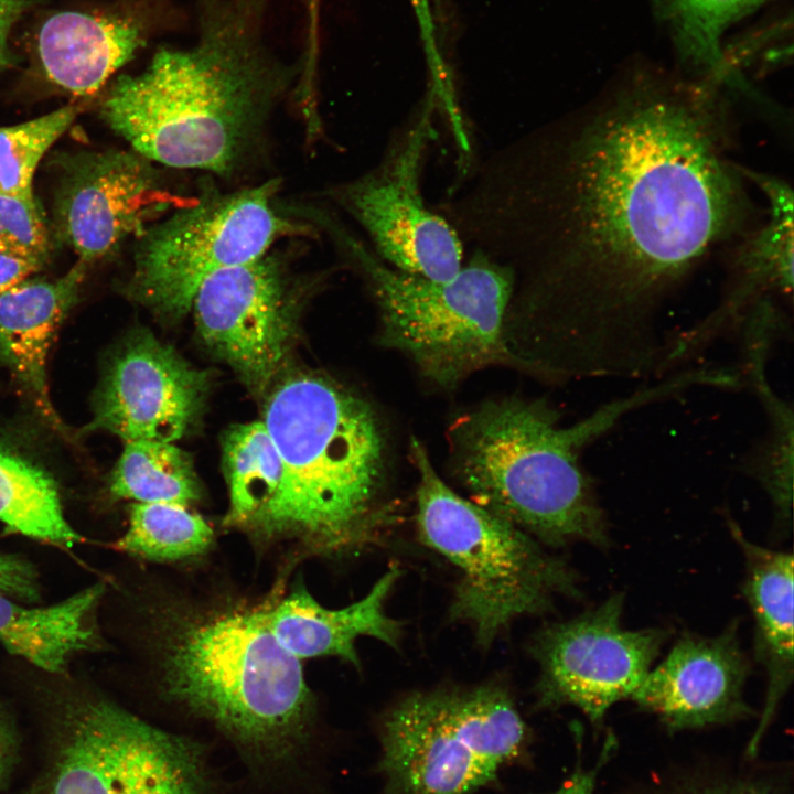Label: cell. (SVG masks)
<instances>
[{
  "mask_svg": "<svg viewBox=\"0 0 794 794\" xmlns=\"http://www.w3.org/2000/svg\"><path fill=\"white\" fill-rule=\"evenodd\" d=\"M713 83L641 77L514 139L438 206L506 268L507 322L556 382L656 377L657 319L751 214Z\"/></svg>",
  "mask_w": 794,
  "mask_h": 794,
  "instance_id": "obj_1",
  "label": "cell"
},
{
  "mask_svg": "<svg viewBox=\"0 0 794 794\" xmlns=\"http://www.w3.org/2000/svg\"><path fill=\"white\" fill-rule=\"evenodd\" d=\"M268 0H200L195 42L160 47L103 103L110 128L148 160L222 176L255 154L296 69L265 35Z\"/></svg>",
  "mask_w": 794,
  "mask_h": 794,
  "instance_id": "obj_2",
  "label": "cell"
},
{
  "mask_svg": "<svg viewBox=\"0 0 794 794\" xmlns=\"http://www.w3.org/2000/svg\"><path fill=\"white\" fill-rule=\"evenodd\" d=\"M685 373L599 406L568 426L546 400H489L450 430L453 471L474 503L544 545L610 544L609 524L582 451L625 415L689 390Z\"/></svg>",
  "mask_w": 794,
  "mask_h": 794,
  "instance_id": "obj_3",
  "label": "cell"
},
{
  "mask_svg": "<svg viewBox=\"0 0 794 794\" xmlns=\"http://www.w3.org/2000/svg\"><path fill=\"white\" fill-rule=\"evenodd\" d=\"M264 419L283 466L262 543L339 555L374 543L391 521L386 438L373 406L337 382L296 372L271 385Z\"/></svg>",
  "mask_w": 794,
  "mask_h": 794,
  "instance_id": "obj_4",
  "label": "cell"
},
{
  "mask_svg": "<svg viewBox=\"0 0 794 794\" xmlns=\"http://www.w3.org/2000/svg\"><path fill=\"white\" fill-rule=\"evenodd\" d=\"M162 662L168 696L240 744L275 753L302 737L311 696L300 659L278 643L258 609L184 623Z\"/></svg>",
  "mask_w": 794,
  "mask_h": 794,
  "instance_id": "obj_5",
  "label": "cell"
},
{
  "mask_svg": "<svg viewBox=\"0 0 794 794\" xmlns=\"http://www.w3.org/2000/svg\"><path fill=\"white\" fill-rule=\"evenodd\" d=\"M330 229L377 305L380 344L406 354L425 378L453 388L491 365L526 369L506 337L514 290L506 268L472 253L452 279L436 281L388 265L343 226Z\"/></svg>",
  "mask_w": 794,
  "mask_h": 794,
  "instance_id": "obj_6",
  "label": "cell"
},
{
  "mask_svg": "<svg viewBox=\"0 0 794 794\" xmlns=\"http://www.w3.org/2000/svg\"><path fill=\"white\" fill-rule=\"evenodd\" d=\"M410 452L419 538L459 570L450 614L471 626L479 645L490 646L518 618L549 611L556 597L581 598L579 576L562 558L450 489L415 437Z\"/></svg>",
  "mask_w": 794,
  "mask_h": 794,
  "instance_id": "obj_7",
  "label": "cell"
},
{
  "mask_svg": "<svg viewBox=\"0 0 794 794\" xmlns=\"http://www.w3.org/2000/svg\"><path fill=\"white\" fill-rule=\"evenodd\" d=\"M526 740V725L501 684L412 693L380 725L385 792L473 794Z\"/></svg>",
  "mask_w": 794,
  "mask_h": 794,
  "instance_id": "obj_8",
  "label": "cell"
},
{
  "mask_svg": "<svg viewBox=\"0 0 794 794\" xmlns=\"http://www.w3.org/2000/svg\"><path fill=\"white\" fill-rule=\"evenodd\" d=\"M276 180L227 194H208L153 224L138 237L130 297L159 315L191 311L214 273L254 260L280 238L308 227L278 211Z\"/></svg>",
  "mask_w": 794,
  "mask_h": 794,
  "instance_id": "obj_9",
  "label": "cell"
},
{
  "mask_svg": "<svg viewBox=\"0 0 794 794\" xmlns=\"http://www.w3.org/2000/svg\"><path fill=\"white\" fill-rule=\"evenodd\" d=\"M30 794H207L203 752L101 697L60 705Z\"/></svg>",
  "mask_w": 794,
  "mask_h": 794,
  "instance_id": "obj_10",
  "label": "cell"
},
{
  "mask_svg": "<svg viewBox=\"0 0 794 794\" xmlns=\"http://www.w3.org/2000/svg\"><path fill=\"white\" fill-rule=\"evenodd\" d=\"M437 99L429 90L388 142L379 162L336 186L335 202L361 226L388 265L436 281L463 266L464 245L454 228L427 206L420 180L434 131Z\"/></svg>",
  "mask_w": 794,
  "mask_h": 794,
  "instance_id": "obj_11",
  "label": "cell"
},
{
  "mask_svg": "<svg viewBox=\"0 0 794 794\" xmlns=\"http://www.w3.org/2000/svg\"><path fill=\"white\" fill-rule=\"evenodd\" d=\"M623 594L614 593L597 608L538 632L532 652L539 665V706H575L598 723L612 705L632 696L668 633L623 629Z\"/></svg>",
  "mask_w": 794,
  "mask_h": 794,
  "instance_id": "obj_12",
  "label": "cell"
},
{
  "mask_svg": "<svg viewBox=\"0 0 794 794\" xmlns=\"http://www.w3.org/2000/svg\"><path fill=\"white\" fill-rule=\"evenodd\" d=\"M298 292L282 255L267 251L223 269L198 288L191 310L204 343L248 388H270L293 336Z\"/></svg>",
  "mask_w": 794,
  "mask_h": 794,
  "instance_id": "obj_13",
  "label": "cell"
},
{
  "mask_svg": "<svg viewBox=\"0 0 794 794\" xmlns=\"http://www.w3.org/2000/svg\"><path fill=\"white\" fill-rule=\"evenodd\" d=\"M62 167L53 203L55 234L87 265L128 237L138 238L179 201L162 186L150 160L136 151L79 152L63 159Z\"/></svg>",
  "mask_w": 794,
  "mask_h": 794,
  "instance_id": "obj_14",
  "label": "cell"
},
{
  "mask_svg": "<svg viewBox=\"0 0 794 794\" xmlns=\"http://www.w3.org/2000/svg\"><path fill=\"white\" fill-rule=\"evenodd\" d=\"M210 377L148 332L130 336L112 357L85 432L125 442L182 438L200 417Z\"/></svg>",
  "mask_w": 794,
  "mask_h": 794,
  "instance_id": "obj_15",
  "label": "cell"
},
{
  "mask_svg": "<svg viewBox=\"0 0 794 794\" xmlns=\"http://www.w3.org/2000/svg\"><path fill=\"white\" fill-rule=\"evenodd\" d=\"M750 670L732 621L716 636L683 634L630 698L672 729L723 723L750 712L743 699Z\"/></svg>",
  "mask_w": 794,
  "mask_h": 794,
  "instance_id": "obj_16",
  "label": "cell"
},
{
  "mask_svg": "<svg viewBox=\"0 0 794 794\" xmlns=\"http://www.w3.org/2000/svg\"><path fill=\"white\" fill-rule=\"evenodd\" d=\"M744 175L766 195L769 221L750 235L736 256L723 297L706 318L677 333L682 352L697 357L708 346L732 332L761 301L793 296V194L773 176L749 170Z\"/></svg>",
  "mask_w": 794,
  "mask_h": 794,
  "instance_id": "obj_17",
  "label": "cell"
},
{
  "mask_svg": "<svg viewBox=\"0 0 794 794\" xmlns=\"http://www.w3.org/2000/svg\"><path fill=\"white\" fill-rule=\"evenodd\" d=\"M88 265L78 260L54 280L31 279L0 296V362L22 386L40 415L66 434L51 399L47 362L63 320L77 300Z\"/></svg>",
  "mask_w": 794,
  "mask_h": 794,
  "instance_id": "obj_18",
  "label": "cell"
},
{
  "mask_svg": "<svg viewBox=\"0 0 794 794\" xmlns=\"http://www.w3.org/2000/svg\"><path fill=\"white\" fill-rule=\"evenodd\" d=\"M399 575L397 567L389 568L365 597L341 609L321 605L298 586L258 612L278 643L297 658L335 656L358 666L357 639L374 637L391 647L399 644L401 626L385 611Z\"/></svg>",
  "mask_w": 794,
  "mask_h": 794,
  "instance_id": "obj_19",
  "label": "cell"
},
{
  "mask_svg": "<svg viewBox=\"0 0 794 794\" xmlns=\"http://www.w3.org/2000/svg\"><path fill=\"white\" fill-rule=\"evenodd\" d=\"M728 524L744 556L742 593L754 620V655L768 678L764 709L748 748L749 753H754L793 680L794 561L791 552L760 546L749 540L733 521Z\"/></svg>",
  "mask_w": 794,
  "mask_h": 794,
  "instance_id": "obj_20",
  "label": "cell"
},
{
  "mask_svg": "<svg viewBox=\"0 0 794 794\" xmlns=\"http://www.w3.org/2000/svg\"><path fill=\"white\" fill-rule=\"evenodd\" d=\"M144 24L132 17L62 11L37 34V53L47 78L78 96L98 92L146 44Z\"/></svg>",
  "mask_w": 794,
  "mask_h": 794,
  "instance_id": "obj_21",
  "label": "cell"
},
{
  "mask_svg": "<svg viewBox=\"0 0 794 794\" xmlns=\"http://www.w3.org/2000/svg\"><path fill=\"white\" fill-rule=\"evenodd\" d=\"M105 591L96 582L43 607L0 596V644L42 670L63 673L74 657L101 645L97 612Z\"/></svg>",
  "mask_w": 794,
  "mask_h": 794,
  "instance_id": "obj_22",
  "label": "cell"
},
{
  "mask_svg": "<svg viewBox=\"0 0 794 794\" xmlns=\"http://www.w3.org/2000/svg\"><path fill=\"white\" fill-rule=\"evenodd\" d=\"M743 380L747 379L768 417V431L744 461V470L768 493L775 523L791 525L793 501V431L792 406L772 388L766 374L769 354L776 336L765 328H749L741 334Z\"/></svg>",
  "mask_w": 794,
  "mask_h": 794,
  "instance_id": "obj_23",
  "label": "cell"
},
{
  "mask_svg": "<svg viewBox=\"0 0 794 794\" xmlns=\"http://www.w3.org/2000/svg\"><path fill=\"white\" fill-rule=\"evenodd\" d=\"M223 441L229 493L224 523L262 543L282 489L280 455L261 420L234 426Z\"/></svg>",
  "mask_w": 794,
  "mask_h": 794,
  "instance_id": "obj_24",
  "label": "cell"
},
{
  "mask_svg": "<svg viewBox=\"0 0 794 794\" xmlns=\"http://www.w3.org/2000/svg\"><path fill=\"white\" fill-rule=\"evenodd\" d=\"M0 522L10 532L57 547L82 541L52 476L1 440Z\"/></svg>",
  "mask_w": 794,
  "mask_h": 794,
  "instance_id": "obj_25",
  "label": "cell"
},
{
  "mask_svg": "<svg viewBox=\"0 0 794 794\" xmlns=\"http://www.w3.org/2000/svg\"><path fill=\"white\" fill-rule=\"evenodd\" d=\"M112 496L133 503H164L190 507L201 486L189 455L173 442H125L110 476Z\"/></svg>",
  "mask_w": 794,
  "mask_h": 794,
  "instance_id": "obj_26",
  "label": "cell"
},
{
  "mask_svg": "<svg viewBox=\"0 0 794 794\" xmlns=\"http://www.w3.org/2000/svg\"><path fill=\"white\" fill-rule=\"evenodd\" d=\"M212 540L210 524L186 506L132 503L127 529L115 546L147 560L178 561L203 555Z\"/></svg>",
  "mask_w": 794,
  "mask_h": 794,
  "instance_id": "obj_27",
  "label": "cell"
},
{
  "mask_svg": "<svg viewBox=\"0 0 794 794\" xmlns=\"http://www.w3.org/2000/svg\"><path fill=\"white\" fill-rule=\"evenodd\" d=\"M676 45L689 65L721 77L726 30L766 0H657Z\"/></svg>",
  "mask_w": 794,
  "mask_h": 794,
  "instance_id": "obj_28",
  "label": "cell"
},
{
  "mask_svg": "<svg viewBox=\"0 0 794 794\" xmlns=\"http://www.w3.org/2000/svg\"><path fill=\"white\" fill-rule=\"evenodd\" d=\"M78 108L66 106L37 118L0 128V195L33 200L36 168L50 147L69 128Z\"/></svg>",
  "mask_w": 794,
  "mask_h": 794,
  "instance_id": "obj_29",
  "label": "cell"
},
{
  "mask_svg": "<svg viewBox=\"0 0 794 794\" xmlns=\"http://www.w3.org/2000/svg\"><path fill=\"white\" fill-rule=\"evenodd\" d=\"M0 230L7 247L45 262L50 235L36 198L0 195Z\"/></svg>",
  "mask_w": 794,
  "mask_h": 794,
  "instance_id": "obj_30",
  "label": "cell"
},
{
  "mask_svg": "<svg viewBox=\"0 0 794 794\" xmlns=\"http://www.w3.org/2000/svg\"><path fill=\"white\" fill-rule=\"evenodd\" d=\"M419 24L420 35L431 75L430 92L451 118L455 127H460L458 106L448 68L438 47L436 28L429 0H409Z\"/></svg>",
  "mask_w": 794,
  "mask_h": 794,
  "instance_id": "obj_31",
  "label": "cell"
},
{
  "mask_svg": "<svg viewBox=\"0 0 794 794\" xmlns=\"http://www.w3.org/2000/svg\"><path fill=\"white\" fill-rule=\"evenodd\" d=\"M0 596L30 604L40 600L39 573L25 557L0 550Z\"/></svg>",
  "mask_w": 794,
  "mask_h": 794,
  "instance_id": "obj_32",
  "label": "cell"
},
{
  "mask_svg": "<svg viewBox=\"0 0 794 794\" xmlns=\"http://www.w3.org/2000/svg\"><path fill=\"white\" fill-rule=\"evenodd\" d=\"M43 261L12 248L0 246V296L30 278Z\"/></svg>",
  "mask_w": 794,
  "mask_h": 794,
  "instance_id": "obj_33",
  "label": "cell"
},
{
  "mask_svg": "<svg viewBox=\"0 0 794 794\" xmlns=\"http://www.w3.org/2000/svg\"><path fill=\"white\" fill-rule=\"evenodd\" d=\"M29 0H0V72L9 63L10 31L25 9Z\"/></svg>",
  "mask_w": 794,
  "mask_h": 794,
  "instance_id": "obj_34",
  "label": "cell"
},
{
  "mask_svg": "<svg viewBox=\"0 0 794 794\" xmlns=\"http://www.w3.org/2000/svg\"><path fill=\"white\" fill-rule=\"evenodd\" d=\"M17 754V741L13 731L0 715V787L9 776Z\"/></svg>",
  "mask_w": 794,
  "mask_h": 794,
  "instance_id": "obj_35",
  "label": "cell"
},
{
  "mask_svg": "<svg viewBox=\"0 0 794 794\" xmlns=\"http://www.w3.org/2000/svg\"><path fill=\"white\" fill-rule=\"evenodd\" d=\"M594 780L596 770H578L561 787L548 794H592Z\"/></svg>",
  "mask_w": 794,
  "mask_h": 794,
  "instance_id": "obj_36",
  "label": "cell"
},
{
  "mask_svg": "<svg viewBox=\"0 0 794 794\" xmlns=\"http://www.w3.org/2000/svg\"><path fill=\"white\" fill-rule=\"evenodd\" d=\"M686 794H773L770 791L765 788H760L758 786H749V785H737V786H727V787H711V788H705L700 791H695Z\"/></svg>",
  "mask_w": 794,
  "mask_h": 794,
  "instance_id": "obj_37",
  "label": "cell"
},
{
  "mask_svg": "<svg viewBox=\"0 0 794 794\" xmlns=\"http://www.w3.org/2000/svg\"><path fill=\"white\" fill-rule=\"evenodd\" d=\"M0 246H6V243H4L3 236H2V234H1V230H0ZM6 247H7V246H6Z\"/></svg>",
  "mask_w": 794,
  "mask_h": 794,
  "instance_id": "obj_38",
  "label": "cell"
}]
</instances>
